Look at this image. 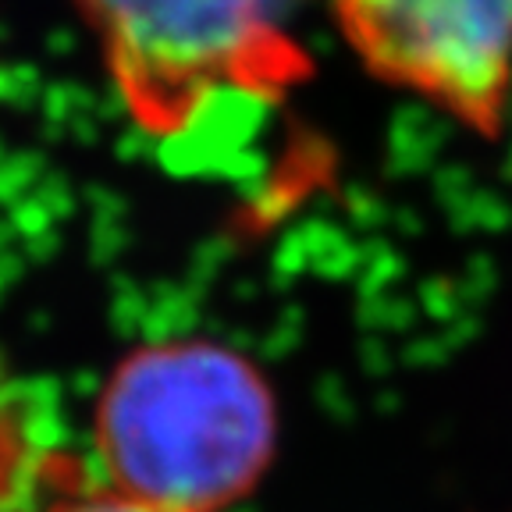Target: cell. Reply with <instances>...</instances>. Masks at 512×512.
I'll use <instances>...</instances> for the list:
<instances>
[{
  "label": "cell",
  "instance_id": "3",
  "mask_svg": "<svg viewBox=\"0 0 512 512\" xmlns=\"http://www.w3.org/2000/svg\"><path fill=\"white\" fill-rule=\"evenodd\" d=\"M352 57L480 139L512 96V0H328Z\"/></svg>",
  "mask_w": 512,
  "mask_h": 512
},
{
  "label": "cell",
  "instance_id": "2",
  "mask_svg": "<svg viewBox=\"0 0 512 512\" xmlns=\"http://www.w3.org/2000/svg\"><path fill=\"white\" fill-rule=\"evenodd\" d=\"M121 107L150 139L192 136L228 100L278 104L310 75L306 0H75Z\"/></svg>",
  "mask_w": 512,
  "mask_h": 512
},
{
  "label": "cell",
  "instance_id": "4",
  "mask_svg": "<svg viewBox=\"0 0 512 512\" xmlns=\"http://www.w3.org/2000/svg\"><path fill=\"white\" fill-rule=\"evenodd\" d=\"M50 512H189V509H171V505L146 502V498H132L125 491H100V495L75 498V502H61Z\"/></svg>",
  "mask_w": 512,
  "mask_h": 512
},
{
  "label": "cell",
  "instance_id": "1",
  "mask_svg": "<svg viewBox=\"0 0 512 512\" xmlns=\"http://www.w3.org/2000/svg\"><path fill=\"white\" fill-rule=\"evenodd\" d=\"M93 434L114 491L214 512L271 466L278 406L242 352L207 338L150 342L107 377Z\"/></svg>",
  "mask_w": 512,
  "mask_h": 512
}]
</instances>
